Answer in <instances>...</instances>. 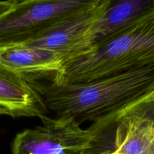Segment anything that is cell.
Here are the masks:
<instances>
[{"label":"cell","mask_w":154,"mask_h":154,"mask_svg":"<svg viewBox=\"0 0 154 154\" xmlns=\"http://www.w3.org/2000/svg\"><path fill=\"white\" fill-rule=\"evenodd\" d=\"M153 64L154 14L65 61L52 82L84 84Z\"/></svg>","instance_id":"7a4b0ae2"},{"label":"cell","mask_w":154,"mask_h":154,"mask_svg":"<svg viewBox=\"0 0 154 154\" xmlns=\"http://www.w3.org/2000/svg\"><path fill=\"white\" fill-rule=\"evenodd\" d=\"M14 2H20V1H22V0H14Z\"/></svg>","instance_id":"7c38bea8"},{"label":"cell","mask_w":154,"mask_h":154,"mask_svg":"<svg viewBox=\"0 0 154 154\" xmlns=\"http://www.w3.org/2000/svg\"><path fill=\"white\" fill-rule=\"evenodd\" d=\"M150 154H154V149H153V151H152V153H150Z\"/></svg>","instance_id":"4fadbf2b"},{"label":"cell","mask_w":154,"mask_h":154,"mask_svg":"<svg viewBox=\"0 0 154 154\" xmlns=\"http://www.w3.org/2000/svg\"><path fill=\"white\" fill-rule=\"evenodd\" d=\"M112 154H113V153H112Z\"/></svg>","instance_id":"5bb4252c"},{"label":"cell","mask_w":154,"mask_h":154,"mask_svg":"<svg viewBox=\"0 0 154 154\" xmlns=\"http://www.w3.org/2000/svg\"><path fill=\"white\" fill-rule=\"evenodd\" d=\"M0 105L8 108L11 117L46 115L48 108L42 96L20 74L0 63Z\"/></svg>","instance_id":"8992f818"},{"label":"cell","mask_w":154,"mask_h":154,"mask_svg":"<svg viewBox=\"0 0 154 154\" xmlns=\"http://www.w3.org/2000/svg\"><path fill=\"white\" fill-rule=\"evenodd\" d=\"M154 14V0H110L94 29V45Z\"/></svg>","instance_id":"ba28073f"},{"label":"cell","mask_w":154,"mask_h":154,"mask_svg":"<svg viewBox=\"0 0 154 154\" xmlns=\"http://www.w3.org/2000/svg\"><path fill=\"white\" fill-rule=\"evenodd\" d=\"M64 62L58 53L24 44L0 48V63L25 78L54 75L61 70Z\"/></svg>","instance_id":"52a82bcc"},{"label":"cell","mask_w":154,"mask_h":154,"mask_svg":"<svg viewBox=\"0 0 154 154\" xmlns=\"http://www.w3.org/2000/svg\"><path fill=\"white\" fill-rule=\"evenodd\" d=\"M153 102H154V90H152V91L150 92V93H147V94H146L145 96H143V97L141 98L140 99H138V101L135 102L134 103L131 104V105H128L127 107L123 108V109L120 110V111H123V110L131 109V108H136V107L141 106V105H147V104L153 103Z\"/></svg>","instance_id":"9c48e42d"},{"label":"cell","mask_w":154,"mask_h":154,"mask_svg":"<svg viewBox=\"0 0 154 154\" xmlns=\"http://www.w3.org/2000/svg\"><path fill=\"white\" fill-rule=\"evenodd\" d=\"M1 114H8V115H11V111L8 108H7L6 107L3 106V105H0V115Z\"/></svg>","instance_id":"8fae6325"},{"label":"cell","mask_w":154,"mask_h":154,"mask_svg":"<svg viewBox=\"0 0 154 154\" xmlns=\"http://www.w3.org/2000/svg\"><path fill=\"white\" fill-rule=\"evenodd\" d=\"M15 2L14 0H6L0 1V15L4 14L14 5Z\"/></svg>","instance_id":"30bf717a"},{"label":"cell","mask_w":154,"mask_h":154,"mask_svg":"<svg viewBox=\"0 0 154 154\" xmlns=\"http://www.w3.org/2000/svg\"><path fill=\"white\" fill-rule=\"evenodd\" d=\"M38 117L43 126L18 133L13 154H82L95 145L98 132L92 126L84 129L72 119Z\"/></svg>","instance_id":"277c9868"},{"label":"cell","mask_w":154,"mask_h":154,"mask_svg":"<svg viewBox=\"0 0 154 154\" xmlns=\"http://www.w3.org/2000/svg\"><path fill=\"white\" fill-rule=\"evenodd\" d=\"M100 0H22L0 15V48L25 43Z\"/></svg>","instance_id":"3957f363"},{"label":"cell","mask_w":154,"mask_h":154,"mask_svg":"<svg viewBox=\"0 0 154 154\" xmlns=\"http://www.w3.org/2000/svg\"><path fill=\"white\" fill-rule=\"evenodd\" d=\"M57 118L81 125L120 111L154 90V64L84 84H42L26 78Z\"/></svg>","instance_id":"6da1fadb"},{"label":"cell","mask_w":154,"mask_h":154,"mask_svg":"<svg viewBox=\"0 0 154 154\" xmlns=\"http://www.w3.org/2000/svg\"><path fill=\"white\" fill-rule=\"evenodd\" d=\"M109 1L100 0L95 5L63 20L22 44L58 53L65 61L82 55L94 45L95 27Z\"/></svg>","instance_id":"5b68a950"}]
</instances>
